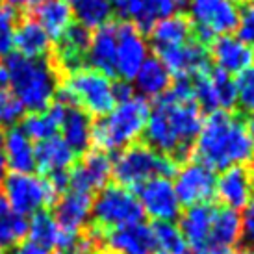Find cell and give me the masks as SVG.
I'll return each instance as SVG.
<instances>
[{"label":"cell","instance_id":"6da1fadb","mask_svg":"<svg viewBox=\"0 0 254 254\" xmlns=\"http://www.w3.org/2000/svg\"><path fill=\"white\" fill-rule=\"evenodd\" d=\"M202 121V110L193 97L191 82L178 80L148 110L143 134L148 147L177 162L191 150Z\"/></svg>","mask_w":254,"mask_h":254},{"label":"cell","instance_id":"7a4b0ae2","mask_svg":"<svg viewBox=\"0 0 254 254\" xmlns=\"http://www.w3.org/2000/svg\"><path fill=\"white\" fill-rule=\"evenodd\" d=\"M195 162L212 171H225L253 162L254 148L245 123L230 112L210 113L193 143Z\"/></svg>","mask_w":254,"mask_h":254},{"label":"cell","instance_id":"3957f363","mask_svg":"<svg viewBox=\"0 0 254 254\" xmlns=\"http://www.w3.org/2000/svg\"><path fill=\"white\" fill-rule=\"evenodd\" d=\"M7 71V87L24 110L41 112L54 102L60 89V78L47 58L7 56L4 62Z\"/></svg>","mask_w":254,"mask_h":254},{"label":"cell","instance_id":"277c9868","mask_svg":"<svg viewBox=\"0 0 254 254\" xmlns=\"http://www.w3.org/2000/svg\"><path fill=\"white\" fill-rule=\"evenodd\" d=\"M148 110L150 108L147 100L134 93L119 100L104 117L93 125L91 143L106 154L134 145L145 132Z\"/></svg>","mask_w":254,"mask_h":254},{"label":"cell","instance_id":"5b68a950","mask_svg":"<svg viewBox=\"0 0 254 254\" xmlns=\"http://www.w3.org/2000/svg\"><path fill=\"white\" fill-rule=\"evenodd\" d=\"M58 91L64 97V104L78 108L89 117H104L119 100L117 84L91 67L67 71Z\"/></svg>","mask_w":254,"mask_h":254},{"label":"cell","instance_id":"8992f818","mask_svg":"<svg viewBox=\"0 0 254 254\" xmlns=\"http://www.w3.org/2000/svg\"><path fill=\"white\" fill-rule=\"evenodd\" d=\"M175 163V160L156 152L148 145L134 143L115 156L112 162V177H115L123 188L137 190L152 178H169L177 171Z\"/></svg>","mask_w":254,"mask_h":254},{"label":"cell","instance_id":"52a82bcc","mask_svg":"<svg viewBox=\"0 0 254 254\" xmlns=\"http://www.w3.org/2000/svg\"><path fill=\"white\" fill-rule=\"evenodd\" d=\"M91 219L95 232L100 236L113 228L139 223L143 219V210L134 191L115 184L102 188L93 198Z\"/></svg>","mask_w":254,"mask_h":254},{"label":"cell","instance_id":"ba28073f","mask_svg":"<svg viewBox=\"0 0 254 254\" xmlns=\"http://www.w3.org/2000/svg\"><path fill=\"white\" fill-rule=\"evenodd\" d=\"M58 193L49 178L32 173H9L2 182V198L24 217L45 212L56 200Z\"/></svg>","mask_w":254,"mask_h":254},{"label":"cell","instance_id":"9c48e42d","mask_svg":"<svg viewBox=\"0 0 254 254\" xmlns=\"http://www.w3.org/2000/svg\"><path fill=\"white\" fill-rule=\"evenodd\" d=\"M188 11L200 41H213L236 30L241 9L236 0H190Z\"/></svg>","mask_w":254,"mask_h":254},{"label":"cell","instance_id":"30bf717a","mask_svg":"<svg viewBox=\"0 0 254 254\" xmlns=\"http://www.w3.org/2000/svg\"><path fill=\"white\" fill-rule=\"evenodd\" d=\"M193 97L200 110L208 112H230L236 106V80L219 69L206 67L190 80Z\"/></svg>","mask_w":254,"mask_h":254},{"label":"cell","instance_id":"8fae6325","mask_svg":"<svg viewBox=\"0 0 254 254\" xmlns=\"http://www.w3.org/2000/svg\"><path fill=\"white\" fill-rule=\"evenodd\" d=\"M215 171L202 165L200 162H186L177 171L175 178V191L182 206H198L208 204L215 197Z\"/></svg>","mask_w":254,"mask_h":254},{"label":"cell","instance_id":"7c38bea8","mask_svg":"<svg viewBox=\"0 0 254 254\" xmlns=\"http://www.w3.org/2000/svg\"><path fill=\"white\" fill-rule=\"evenodd\" d=\"M137 198L143 213H147L154 223H175L180 213L182 204L177 197L175 186L167 177L152 178L137 188Z\"/></svg>","mask_w":254,"mask_h":254},{"label":"cell","instance_id":"4fadbf2b","mask_svg":"<svg viewBox=\"0 0 254 254\" xmlns=\"http://www.w3.org/2000/svg\"><path fill=\"white\" fill-rule=\"evenodd\" d=\"M148 58V43L141 30L132 22H117L115 76L123 82H134L135 74Z\"/></svg>","mask_w":254,"mask_h":254},{"label":"cell","instance_id":"5bb4252c","mask_svg":"<svg viewBox=\"0 0 254 254\" xmlns=\"http://www.w3.org/2000/svg\"><path fill=\"white\" fill-rule=\"evenodd\" d=\"M112 177V160L106 152L99 148L87 150L84 158L72 165L67 173V190H74L80 193H99L108 186Z\"/></svg>","mask_w":254,"mask_h":254},{"label":"cell","instance_id":"9a60e30c","mask_svg":"<svg viewBox=\"0 0 254 254\" xmlns=\"http://www.w3.org/2000/svg\"><path fill=\"white\" fill-rule=\"evenodd\" d=\"M186 0H113V9L141 30H150L158 21L180 13Z\"/></svg>","mask_w":254,"mask_h":254},{"label":"cell","instance_id":"2e32d148","mask_svg":"<svg viewBox=\"0 0 254 254\" xmlns=\"http://www.w3.org/2000/svg\"><path fill=\"white\" fill-rule=\"evenodd\" d=\"M208 58H212L215 69L228 76H240L254 67V49L236 36H221L210 41Z\"/></svg>","mask_w":254,"mask_h":254},{"label":"cell","instance_id":"e0dca14e","mask_svg":"<svg viewBox=\"0 0 254 254\" xmlns=\"http://www.w3.org/2000/svg\"><path fill=\"white\" fill-rule=\"evenodd\" d=\"M158 56H160L158 60L171 72V76H177L178 80H191L195 74L208 67V49L197 37H193L177 49L165 50Z\"/></svg>","mask_w":254,"mask_h":254},{"label":"cell","instance_id":"ac0fdd59","mask_svg":"<svg viewBox=\"0 0 254 254\" xmlns=\"http://www.w3.org/2000/svg\"><path fill=\"white\" fill-rule=\"evenodd\" d=\"M215 195L226 208L243 210L254 197V173L245 165L225 169L217 177Z\"/></svg>","mask_w":254,"mask_h":254},{"label":"cell","instance_id":"d6986e66","mask_svg":"<svg viewBox=\"0 0 254 254\" xmlns=\"http://www.w3.org/2000/svg\"><path fill=\"white\" fill-rule=\"evenodd\" d=\"M104 245L112 254H156L152 225L134 223V225L113 228L100 234Z\"/></svg>","mask_w":254,"mask_h":254},{"label":"cell","instance_id":"ffe728a7","mask_svg":"<svg viewBox=\"0 0 254 254\" xmlns=\"http://www.w3.org/2000/svg\"><path fill=\"white\" fill-rule=\"evenodd\" d=\"M243 238L241 228V215L236 210L226 206L213 208L212 228H210V240L204 254H228Z\"/></svg>","mask_w":254,"mask_h":254},{"label":"cell","instance_id":"44dd1931","mask_svg":"<svg viewBox=\"0 0 254 254\" xmlns=\"http://www.w3.org/2000/svg\"><path fill=\"white\" fill-rule=\"evenodd\" d=\"M76 163V152L60 137H49L36 145V167L45 178L67 175Z\"/></svg>","mask_w":254,"mask_h":254},{"label":"cell","instance_id":"7402d4cb","mask_svg":"<svg viewBox=\"0 0 254 254\" xmlns=\"http://www.w3.org/2000/svg\"><path fill=\"white\" fill-rule=\"evenodd\" d=\"M93 195L80 193L74 190H65V193L58 198L54 208V219L64 230L78 234L91 219Z\"/></svg>","mask_w":254,"mask_h":254},{"label":"cell","instance_id":"603a6c76","mask_svg":"<svg viewBox=\"0 0 254 254\" xmlns=\"http://www.w3.org/2000/svg\"><path fill=\"white\" fill-rule=\"evenodd\" d=\"M28 236L32 243H36L47 251L58 249L60 253L76 247V243L80 241L78 234L64 230L56 223L54 215H50L49 212H39L32 215V219L28 221Z\"/></svg>","mask_w":254,"mask_h":254},{"label":"cell","instance_id":"cb8c5ba5","mask_svg":"<svg viewBox=\"0 0 254 254\" xmlns=\"http://www.w3.org/2000/svg\"><path fill=\"white\" fill-rule=\"evenodd\" d=\"M115 52H117V22H106L91 34L85 62L91 69L106 76H115Z\"/></svg>","mask_w":254,"mask_h":254},{"label":"cell","instance_id":"d4e9b609","mask_svg":"<svg viewBox=\"0 0 254 254\" xmlns=\"http://www.w3.org/2000/svg\"><path fill=\"white\" fill-rule=\"evenodd\" d=\"M213 219V206L198 204L188 208L184 213H180V232L188 247L193 253H204L210 240V228Z\"/></svg>","mask_w":254,"mask_h":254},{"label":"cell","instance_id":"484cf974","mask_svg":"<svg viewBox=\"0 0 254 254\" xmlns=\"http://www.w3.org/2000/svg\"><path fill=\"white\" fill-rule=\"evenodd\" d=\"M0 152L11 173H32L36 167V145L19 127H11L4 134Z\"/></svg>","mask_w":254,"mask_h":254},{"label":"cell","instance_id":"4316f807","mask_svg":"<svg viewBox=\"0 0 254 254\" xmlns=\"http://www.w3.org/2000/svg\"><path fill=\"white\" fill-rule=\"evenodd\" d=\"M148 32H150V43L158 54H162L165 50L177 49L195 37L190 19L182 13L171 15V17L158 21Z\"/></svg>","mask_w":254,"mask_h":254},{"label":"cell","instance_id":"83f0119b","mask_svg":"<svg viewBox=\"0 0 254 254\" xmlns=\"http://www.w3.org/2000/svg\"><path fill=\"white\" fill-rule=\"evenodd\" d=\"M60 132H62V139L76 154L87 152L93 137L91 117L82 112V110H78V108L65 104V113L64 119H62V125H60Z\"/></svg>","mask_w":254,"mask_h":254},{"label":"cell","instance_id":"f1b7e54d","mask_svg":"<svg viewBox=\"0 0 254 254\" xmlns=\"http://www.w3.org/2000/svg\"><path fill=\"white\" fill-rule=\"evenodd\" d=\"M89 39H91V32L84 28L82 24H72L71 28L58 39V60L67 71L84 67Z\"/></svg>","mask_w":254,"mask_h":254},{"label":"cell","instance_id":"f546056e","mask_svg":"<svg viewBox=\"0 0 254 254\" xmlns=\"http://www.w3.org/2000/svg\"><path fill=\"white\" fill-rule=\"evenodd\" d=\"M34 15L47 36L56 41L72 26V11L67 0H43L36 4Z\"/></svg>","mask_w":254,"mask_h":254},{"label":"cell","instance_id":"4dcf8cb0","mask_svg":"<svg viewBox=\"0 0 254 254\" xmlns=\"http://www.w3.org/2000/svg\"><path fill=\"white\" fill-rule=\"evenodd\" d=\"M135 89L143 99H160L169 91L171 72L158 58H148L134 78Z\"/></svg>","mask_w":254,"mask_h":254},{"label":"cell","instance_id":"1f68e13d","mask_svg":"<svg viewBox=\"0 0 254 254\" xmlns=\"http://www.w3.org/2000/svg\"><path fill=\"white\" fill-rule=\"evenodd\" d=\"M65 104L58 102V104H50L47 110L41 112H32L28 117H24L21 130L28 135L32 141H43L49 139L60 132V125L64 119Z\"/></svg>","mask_w":254,"mask_h":254},{"label":"cell","instance_id":"d6a6232c","mask_svg":"<svg viewBox=\"0 0 254 254\" xmlns=\"http://www.w3.org/2000/svg\"><path fill=\"white\" fill-rule=\"evenodd\" d=\"M13 50L22 58H47L50 50V37L36 19H24L15 32Z\"/></svg>","mask_w":254,"mask_h":254},{"label":"cell","instance_id":"836d02e7","mask_svg":"<svg viewBox=\"0 0 254 254\" xmlns=\"http://www.w3.org/2000/svg\"><path fill=\"white\" fill-rule=\"evenodd\" d=\"M28 236V219L9 208L0 197V253L21 245Z\"/></svg>","mask_w":254,"mask_h":254},{"label":"cell","instance_id":"e575fe53","mask_svg":"<svg viewBox=\"0 0 254 254\" xmlns=\"http://www.w3.org/2000/svg\"><path fill=\"white\" fill-rule=\"evenodd\" d=\"M72 17L78 24L87 30H97L99 26L110 22L113 15V0H67Z\"/></svg>","mask_w":254,"mask_h":254},{"label":"cell","instance_id":"d590c367","mask_svg":"<svg viewBox=\"0 0 254 254\" xmlns=\"http://www.w3.org/2000/svg\"><path fill=\"white\" fill-rule=\"evenodd\" d=\"M152 236L156 254H190V247L175 223H154Z\"/></svg>","mask_w":254,"mask_h":254},{"label":"cell","instance_id":"8d00e7d4","mask_svg":"<svg viewBox=\"0 0 254 254\" xmlns=\"http://www.w3.org/2000/svg\"><path fill=\"white\" fill-rule=\"evenodd\" d=\"M17 26H19L17 9L0 2V60L11 56Z\"/></svg>","mask_w":254,"mask_h":254},{"label":"cell","instance_id":"74e56055","mask_svg":"<svg viewBox=\"0 0 254 254\" xmlns=\"http://www.w3.org/2000/svg\"><path fill=\"white\" fill-rule=\"evenodd\" d=\"M24 108L9 89H0V127H15L22 119Z\"/></svg>","mask_w":254,"mask_h":254},{"label":"cell","instance_id":"f35d334b","mask_svg":"<svg viewBox=\"0 0 254 254\" xmlns=\"http://www.w3.org/2000/svg\"><path fill=\"white\" fill-rule=\"evenodd\" d=\"M236 104L254 115V67L247 69L236 80Z\"/></svg>","mask_w":254,"mask_h":254},{"label":"cell","instance_id":"ab89813d","mask_svg":"<svg viewBox=\"0 0 254 254\" xmlns=\"http://www.w3.org/2000/svg\"><path fill=\"white\" fill-rule=\"evenodd\" d=\"M238 39H241L243 43H247L249 47L254 49V4L253 6L243 7L240 11V19H238Z\"/></svg>","mask_w":254,"mask_h":254},{"label":"cell","instance_id":"60d3db41","mask_svg":"<svg viewBox=\"0 0 254 254\" xmlns=\"http://www.w3.org/2000/svg\"><path fill=\"white\" fill-rule=\"evenodd\" d=\"M241 228H243V238L254 243V197L251 198L245 208H243V215H241Z\"/></svg>","mask_w":254,"mask_h":254},{"label":"cell","instance_id":"b9f144b4","mask_svg":"<svg viewBox=\"0 0 254 254\" xmlns=\"http://www.w3.org/2000/svg\"><path fill=\"white\" fill-rule=\"evenodd\" d=\"M58 254H97V251H95L93 241L82 240V238H80V241L76 243V247L67 249V251H62V253H58Z\"/></svg>","mask_w":254,"mask_h":254},{"label":"cell","instance_id":"7bdbcfd3","mask_svg":"<svg viewBox=\"0 0 254 254\" xmlns=\"http://www.w3.org/2000/svg\"><path fill=\"white\" fill-rule=\"evenodd\" d=\"M11 254H49V251L32 243V241H22L21 245L11 249Z\"/></svg>","mask_w":254,"mask_h":254},{"label":"cell","instance_id":"ee69618b","mask_svg":"<svg viewBox=\"0 0 254 254\" xmlns=\"http://www.w3.org/2000/svg\"><path fill=\"white\" fill-rule=\"evenodd\" d=\"M0 89H7V71L2 62H0Z\"/></svg>","mask_w":254,"mask_h":254},{"label":"cell","instance_id":"f6af8a7d","mask_svg":"<svg viewBox=\"0 0 254 254\" xmlns=\"http://www.w3.org/2000/svg\"><path fill=\"white\" fill-rule=\"evenodd\" d=\"M6 177H7V163H6V160H4L2 152H0V184L4 182Z\"/></svg>","mask_w":254,"mask_h":254},{"label":"cell","instance_id":"bcb514c9","mask_svg":"<svg viewBox=\"0 0 254 254\" xmlns=\"http://www.w3.org/2000/svg\"><path fill=\"white\" fill-rule=\"evenodd\" d=\"M245 127H247V134H249V137H251V143H253V148H254V115L249 117Z\"/></svg>","mask_w":254,"mask_h":254},{"label":"cell","instance_id":"7dc6e473","mask_svg":"<svg viewBox=\"0 0 254 254\" xmlns=\"http://www.w3.org/2000/svg\"><path fill=\"white\" fill-rule=\"evenodd\" d=\"M2 4H7V6H19V4H24L28 0H0Z\"/></svg>","mask_w":254,"mask_h":254},{"label":"cell","instance_id":"c3c4849f","mask_svg":"<svg viewBox=\"0 0 254 254\" xmlns=\"http://www.w3.org/2000/svg\"><path fill=\"white\" fill-rule=\"evenodd\" d=\"M228 254H253V253H249V251H243V249H241V251H230Z\"/></svg>","mask_w":254,"mask_h":254},{"label":"cell","instance_id":"681fc988","mask_svg":"<svg viewBox=\"0 0 254 254\" xmlns=\"http://www.w3.org/2000/svg\"><path fill=\"white\" fill-rule=\"evenodd\" d=\"M2 143H4V130L0 127V148H2Z\"/></svg>","mask_w":254,"mask_h":254},{"label":"cell","instance_id":"f907efd6","mask_svg":"<svg viewBox=\"0 0 254 254\" xmlns=\"http://www.w3.org/2000/svg\"><path fill=\"white\" fill-rule=\"evenodd\" d=\"M28 2H34V4H39V2H43V0H28Z\"/></svg>","mask_w":254,"mask_h":254},{"label":"cell","instance_id":"816d5d0a","mask_svg":"<svg viewBox=\"0 0 254 254\" xmlns=\"http://www.w3.org/2000/svg\"><path fill=\"white\" fill-rule=\"evenodd\" d=\"M0 254H4V253H0Z\"/></svg>","mask_w":254,"mask_h":254},{"label":"cell","instance_id":"f5cc1de1","mask_svg":"<svg viewBox=\"0 0 254 254\" xmlns=\"http://www.w3.org/2000/svg\"><path fill=\"white\" fill-rule=\"evenodd\" d=\"M236 2H238V0H236Z\"/></svg>","mask_w":254,"mask_h":254}]
</instances>
